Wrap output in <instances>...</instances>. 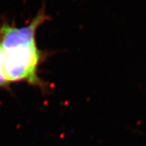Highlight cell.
<instances>
[{"instance_id":"2","label":"cell","mask_w":146,"mask_h":146,"mask_svg":"<svg viewBox=\"0 0 146 146\" xmlns=\"http://www.w3.org/2000/svg\"><path fill=\"white\" fill-rule=\"evenodd\" d=\"M11 88V84L8 81L5 71L4 65V52L0 46V89L8 90Z\"/></svg>"},{"instance_id":"1","label":"cell","mask_w":146,"mask_h":146,"mask_svg":"<svg viewBox=\"0 0 146 146\" xmlns=\"http://www.w3.org/2000/svg\"><path fill=\"white\" fill-rule=\"evenodd\" d=\"M50 17L42 5L29 25L18 27L15 23L3 22L0 25V46L4 52V65L9 83L25 82L48 90V84L39 76V67L46 58V53L36 44L37 29Z\"/></svg>"}]
</instances>
